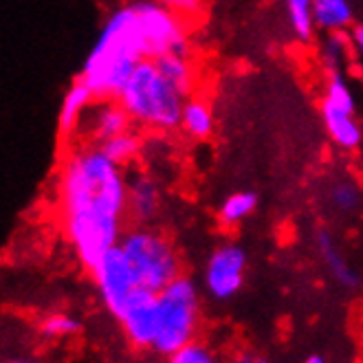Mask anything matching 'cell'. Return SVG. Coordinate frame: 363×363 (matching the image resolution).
Returning <instances> with one entry per match:
<instances>
[{"mask_svg":"<svg viewBox=\"0 0 363 363\" xmlns=\"http://www.w3.org/2000/svg\"><path fill=\"white\" fill-rule=\"evenodd\" d=\"M60 225L75 258L89 271L119 247L128 218V174L97 145H79L57 174Z\"/></svg>","mask_w":363,"mask_h":363,"instance_id":"1","label":"cell"},{"mask_svg":"<svg viewBox=\"0 0 363 363\" xmlns=\"http://www.w3.org/2000/svg\"><path fill=\"white\" fill-rule=\"evenodd\" d=\"M147 60L135 5H123L104 20L99 35L82 64L79 82L95 99L115 101L137 67Z\"/></svg>","mask_w":363,"mask_h":363,"instance_id":"2","label":"cell"},{"mask_svg":"<svg viewBox=\"0 0 363 363\" xmlns=\"http://www.w3.org/2000/svg\"><path fill=\"white\" fill-rule=\"evenodd\" d=\"M115 101L128 113L133 123L147 130L169 133L181 128L183 106L187 99L161 75L155 60H145L137 67Z\"/></svg>","mask_w":363,"mask_h":363,"instance_id":"3","label":"cell"},{"mask_svg":"<svg viewBox=\"0 0 363 363\" xmlns=\"http://www.w3.org/2000/svg\"><path fill=\"white\" fill-rule=\"evenodd\" d=\"M119 249L135 273L137 286L152 295H159L183 275V262L174 242L155 227L135 225L128 229Z\"/></svg>","mask_w":363,"mask_h":363,"instance_id":"4","label":"cell"},{"mask_svg":"<svg viewBox=\"0 0 363 363\" xmlns=\"http://www.w3.org/2000/svg\"><path fill=\"white\" fill-rule=\"evenodd\" d=\"M159 302V335L155 352L169 354L196 341L201 326V291L189 275H181L157 295Z\"/></svg>","mask_w":363,"mask_h":363,"instance_id":"5","label":"cell"},{"mask_svg":"<svg viewBox=\"0 0 363 363\" xmlns=\"http://www.w3.org/2000/svg\"><path fill=\"white\" fill-rule=\"evenodd\" d=\"M137 18L147 60L169 53H189L187 25L181 11L161 3H137Z\"/></svg>","mask_w":363,"mask_h":363,"instance_id":"6","label":"cell"},{"mask_svg":"<svg viewBox=\"0 0 363 363\" xmlns=\"http://www.w3.org/2000/svg\"><path fill=\"white\" fill-rule=\"evenodd\" d=\"M91 277L104 308L115 319H119L125 306L135 297V293L139 291L135 273L130 264H128L123 251L115 247L108 253H104L97 264L91 269Z\"/></svg>","mask_w":363,"mask_h":363,"instance_id":"7","label":"cell"},{"mask_svg":"<svg viewBox=\"0 0 363 363\" xmlns=\"http://www.w3.org/2000/svg\"><path fill=\"white\" fill-rule=\"evenodd\" d=\"M247 251L238 242H223L209 253L203 273V289L213 302L233 300L245 286Z\"/></svg>","mask_w":363,"mask_h":363,"instance_id":"8","label":"cell"},{"mask_svg":"<svg viewBox=\"0 0 363 363\" xmlns=\"http://www.w3.org/2000/svg\"><path fill=\"white\" fill-rule=\"evenodd\" d=\"M117 322H119V326H121V330H123L130 346H135L139 350L155 348V341L159 335L157 295L139 289Z\"/></svg>","mask_w":363,"mask_h":363,"instance_id":"9","label":"cell"},{"mask_svg":"<svg viewBox=\"0 0 363 363\" xmlns=\"http://www.w3.org/2000/svg\"><path fill=\"white\" fill-rule=\"evenodd\" d=\"M130 117L117 101H97L91 106L82 121L79 133L89 139V145H104L119 135L130 133Z\"/></svg>","mask_w":363,"mask_h":363,"instance_id":"10","label":"cell"},{"mask_svg":"<svg viewBox=\"0 0 363 363\" xmlns=\"http://www.w3.org/2000/svg\"><path fill=\"white\" fill-rule=\"evenodd\" d=\"M161 209L159 183L147 172L128 174V218L139 227H150Z\"/></svg>","mask_w":363,"mask_h":363,"instance_id":"11","label":"cell"},{"mask_svg":"<svg viewBox=\"0 0 363 363\" xmlns=\"http://www.w3.org/2000/svg\"><path fill=\"white\" fill-rule=\"evenodd\" d=\"M315 249L322 258L324 267L328 269L330 277L341 286L354 291L361 284V275L359 271L352 267V262L346 258V253L341 251V247L337 245V238L333 236L330 229H319L315 233Z\"/></svg>","mask_w":363,"mask_h":363,"instance_id":"12","label":"cell"},{"mask_svg":"<svg viewBox=\"0 0 363 363\" xmlns=\"http://www.w3.org/2000/svg\"><path fill=\"white\" fill-rule=\"evenodd\" d=\"M319 115H322L326 135L337 147H341V150H357L361 145L363 133H361V125L354 113L337 108V106L322 99V104H319Z\"/></svg>","mask_w":363,"mask_h":363,"instance_id":"13","label":"cell"},{"mask_svg":"<svg viewBox=\"0 0 363 363\" xmlns=\"http://www.w3.org/2000/svg\"><path fill=\"white\" fill-rule=\"evenodd\" d=\"M93 99L95 95L79 79L71 84L69 91L64 93V99L60 104V115H57V130L62 137H73L75 133H79L82 121L93 106Z\"/></svg>","mask_w":363,"mask_h":363,"instance_id":"14","label":"cell"},{"mask_svg":"<svg viewBox=\"0 0 363 363\" xmlns=\"http://www.w3.org/2000/svg\"><path fill=\"white\" fill-rule=\"evenodd\" d=\"M313 16L326 35L348 33L354 27V9L348 0H313Z\"/></svg>","mask_w":363,"mask_h":363,"instance_id":"15","label":"cell"},{"mask_svg":"<svg viewBox=\"0 0 363 363\" xmlns=\"http://www.w3.org/2000/svg\"><path fill=\"white\" fill-rule=\"evenodd\" d=\"M155 64L179 95H183L185 99L191 97V93L196 89V67L189 53H169L155 60Z\"/></svg>","mask_w":363,"mask_h":363,"instance_id":"16","label":"cell"},{"mask_svg":"<svg viewBox=\"0 0 363 363\" xmlns=\"http://www.w3.org/2000/svg\"><path fill=\"white\" fill-rule=\"evenodd\" d=\"M183 133L191 139H207L213 133V113L211 106L201 97H189L183 106V117H181Z\"/></svg>","mask_w":363,"mask_h":363,"instance_id":"17","label":"cell"},{"mask_svg":"<svg viewBox=\"0 0 363 363\" xmlns=\"http://www.w3.org/2000/svg\"><path fill=\"white\" fill-rule=\"evenodd\" d=\"M328 203L339 216H352L363 207V189L352 179H337L328 187Z\"/></svg>","mask_w":363,"mask_h":363,"instance_id":"18","label":"cell"},{"mask_svg":"<svg viewBox=\"0 0 363 363\" xmlns=\"http://www.w3.org/2000/svg\"><path fill=\"white\" fill-rule=\"evenodd\" d=\"M258 207V194L251 189H240L229 194L220 207H218V218L225 227H236L242 220H247Z\"/></svg>","mask_w":363,"mask_h":363,"instance_id":"19","label":"cell"},{"mask_svg":"<svg viewBox=\"0 0 363 363\" xmlns=\"http://www.w3.org/2000/svg\"><path fill=\"white\" fill-rule=\"evenodd\" d=\"M352 49V40L348 33H330L324 38L322 47H319V60L328 69V73H341V67L348 62Z\"/></svg>","mask_w":363,"mask_h":363,"instance_id":"20","label":"cell"},{"mask_svg":"<svg viewBox=\"0 0 363 363\" xmlns=\"http://www.w3.org/2000/svg\"><path fill=\"white\" fill-rule=\"evenodd\" d=\"M286 23L293 35L300 42H311L315 35V16L311 0H289L286 3Z\"/></svg>","mask_w":363,"mask_h":363,"instance_id":"21","label":"cell"},{"mask_svg":"<svg viewBox=\"0 0 363 363\" xmlns=\"http://www.w3.org/2000/svg\"><path fill=\"white\" fill-rule=\"evenodd\" d=\"M99 150L108 157L113 163H117L119 167L133 163L139 155H141V137L137 133H125L119 135L111 141H106L104 145H99Z\"/></svg>","mask_w":363,"mask_h":363,"instance_id":"22","label":"cell"},{"mask_svg":"<svg viewBox=\"0 0 363 363\" xmlns=\"http://www.w3.org/2000/svg\"><path fill=\"white\" fill-rule=\"evenodd\" d=\"M38 330L42 337H47L51 341H60V339H69V337L77 335L82 330V322L71 313L57 311V313H49L42 317Z\"/></svg>","mask_w":363,"mask_h":363,"instance_id":"23","label":"cell"},{"mask_svg":"<svg viewBox=\"0 0 363 363\" xmlns=\"http://www.w3.org/2000/svg\"><path fill=\"white\" fill-rule=\"evenodd\" d=\"M165 363H223V359L209 344L196 339V341H191L189 346L181 348L179 352L169 354Z\"/></svg>","mask_w":363,"mask_h":363,"instance_id":"24","label":"cell"},{"mask_svg":"<svg viewBox=\"0 0 363 363\" xmlns=\"http://www.w3.org/2000/svg\"><path fill=\"white\" fill-rule=\"evenodd\" d=\"M350 40H352V49H354V53H357V55H359V60L363 62V23L352 27V31H350Z\"/></svg>","mask_w":363,"mask_h":363,"instance_id":"25","label":"cell"},{"mask_svg":"<svg viewBox=\"0 0 363 363\" xmlns=\"http://www.w3.org/2000/svg\"><path fill=\"white\" fill-rule=\"evenodd\" d=\"M225 363H269V361L260 354H255V352H238L231 359H227Z\"/></svg>","mask_w":363,"mask_h":363,"instance_id":"26","label":"cell"},{"mask_svg":"<svg viewBox=\"0 0 363 363\" xmlns=\"http://www.w3.org/2000/svg\"><path fill=\"white\" fill-rule=\"evenodd\" d=\"M304 363H328L322 354H311V357H306V361Z\"/></svg>","mask_w":363,"mask_h":363,"instance_id":"27","label":"cell"},{"mask_svg":"<svg viewBox=\"0 0 363 363\" xmlns=\"http://www.w3.org/2000/svg\"><path fill=\"white\" fill-rule=\"evenodd\" d=\"M7 363H38L35 359H29V357H18V359H11Z\"/></svg>","mask_w":363,"mask_h":363,"instance_id":"28","label":"cell"}]
</instances>
